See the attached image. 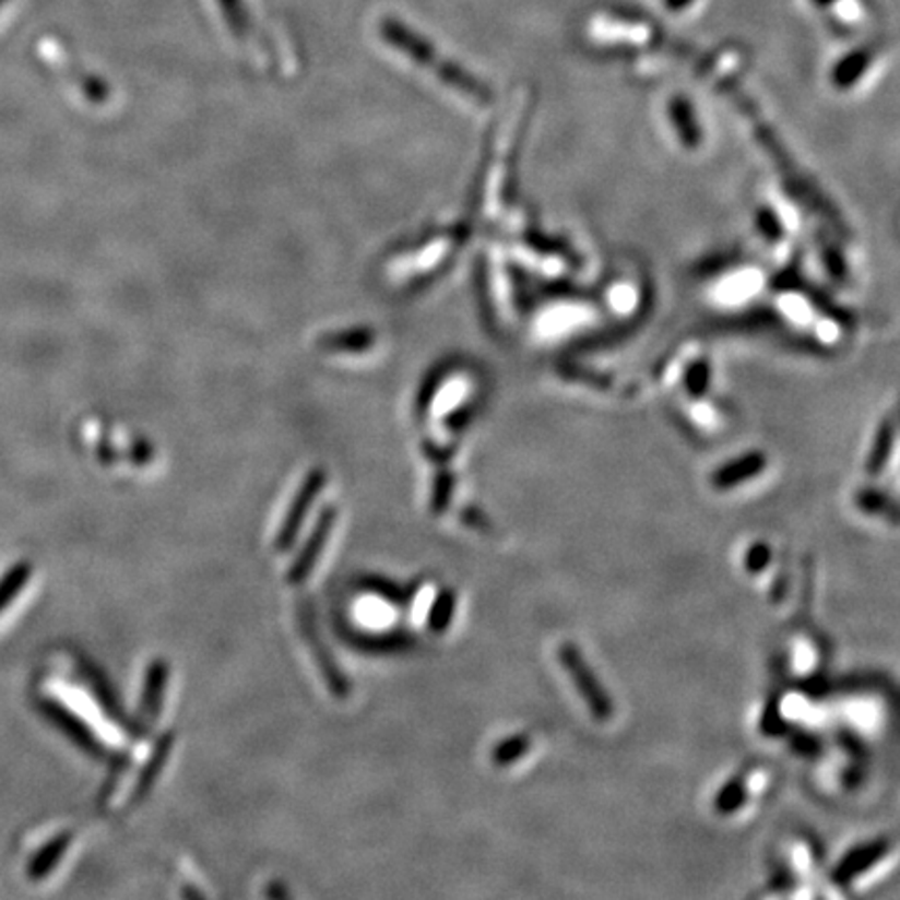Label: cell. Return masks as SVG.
<instances>
[{
	"instance_id": "obj_8",
	"label": "cell",
	"mask_w": 900,
	"mask_h": 900,
	"mask_svg": "<svg viewBox=\"0 0 900 900\" xmlns=\"http://www.w3.org/2000/svg\"><path fill=\"white\" fill-rule=\"evenodd\" d=\"M167 679H169V665H165L163 661H155L146 674V686L142 695V715L146 720H157Z\"/></svg>"
},
{
	"instance_id": "obj_11",
	"label": "cell",
	"mask_w": 900,
	"mask_h": 900,
	"mask_svg": "<svg viewBox=\"0 0 900 900\" xmlns=\"http://www.w3.org/2000/svg\"><path fill=\"white\" fill-rule=\"evenodd\" d=\"M530 746H532V738L525 736V734L509 736V738H505V741L495 744V748H493V763H495L496 767L513 766L521 757L528 755Z\"/></svg>"
},
{
	"instance_id": "obj_9",
	"label": "cell",
	"mask_w": 900,
	"mask_h": 900,
	"mask_svg": "<svg viewBox=\"0 0 900 900\" xmlns=\"http://www.w3.org/2000/svg\"><path fill=\"white\" fill-rule=\"evenodd\" d=\"M454 613H457V592L445 588L436 594L434 603L429 605L428 619H426L428 630L436 636L445 633L452 626Z\"/></svg>"
},
{
	"instance_id": "obj_12",
	"label": "cell",
	"mask_w": 900,
	"mask_h": 900,
	"mask_svg": "<svg viewBox=\"0 0 900 900\" xmlns=\"http://www.w3.org/2000/svg\"><path fill=\"white\" fill-rule=\"evenodd\" d=\"M452 493H454V475L447 472L438 473L431 498H429V511L434 516H442L449 509Z\"/></svg>"
},
{
	"instance_id": "obj_7",
	"label": "cell",
	"mask_w": 900,
	"mask_h": 900,
	"mask_svg": "<svg viewBox=\"0 0 900 900\" xmlns=\"http://www.w3.org/2000/svg\"><path fill=\"white\" fill-rule=\"evenodd\" d=\"M763 463H766V459H763L761 454H746L743 459L732 461V463H727L725 467H721L720 472L713 475L711 482H713V486H715L718 490L734 488V486H738L744 479H748V477H753V475L761 472V470H763Z\"/></svg>"
},
{
	"instance_id": "obj_10",
	"label": "cell",
	"mask_w": 900,
	"mask_h": 900,
	"mask_svg": "<svg viewBox=\"0 0 900 900\" xmlns=\"http://www.w3.org/2000/svg\"><path fill=\"white\" fill-rule=\"evenodd\" d=\"M171 746H174V734L169 732V734H165V736L158 741L157 748H155L151 761L146 763L142 775H140V780H138V786H135V796H138V798L144 796L151 788L155 786V780L161 775L163 766L167 763V759H169V755H171Z\"/></svg>"
},
{
	"instance_id": "obj_6",
	"label": "cell",
	"mask_w": 900,
	"mask_h": 900,
	"mask_svg": "<svg viewBox=\"0 0 900 900\" xmlns=\"http://www.w3.org/2000/svg\"><path fill=\"white\" fill-rule=\"evenodd\" d=\"M886 851H888V844H886L884 840H874V842H867V844L856 846V849H853L849 855L844 856V858L838 863V867H836V872H833V878L838 879L840 884H844V881H849V879L861 876V874L867 872L874 863H878L879 858L886 855Z\"/></svg>"
},
{
	"instance_id": "obj_13",
	"label": "cell",
	"mask_w": 900,
	"mask_h": 900,
	"mask_svg": "<svg viewBox=\"0 0 900 900\" xmlns=\"http://www.w3.org/2000/svg\"><path fill=\"white\" fill-rule=\"evenodd\" d=\"M744 801V788L743 782H730L727 786L721 790L720 796H718V809L721 813H730V810H736L741 805H743Z\"/></svg>"
},
{
	"instance_id": "obj_5",
	"label": "cell",
	"mask_w": 900,
	"mask_h": 900,
	"mask_svg": "<svg viewBox=\"0 0 900 900\" xmlns=\"http://www.w3.org/2000/svg\"><path fill=\"white\" fill-rule=\"evenodd\" d=\"M298 621H300V628H303V633H305V640H307V644H309L311 653L316 656L317 665H319V670H321V675H323V679H325V684H328L330 692L338 698L348 697V692H351V684H348L346 675L340 672V667H338L334 656H332L330 651H328L325 642L321 640V636H319V631H317L316 624H313V617H311L309 608L298 607Z\"/></svg>"
},
{
	"instance_id": "obj_1",
	"label": "cell",
	"mask_w": 900,
	"mask_h": 900,
	"mask_svg": "<svg viewBox=\"0 0 900 900\" xmlns=\"http://www.w3.org/2000/svg\"><path fill=\"white\" fill-rule=\"evenodd\" d=\"M559 661H561L562 670L571 675L576 690L584 698L590 713L594 715V720H611L613 702L605 692V688L599 684L594 672L590 670V665L580 653V649L573 642H562L559 647Z\"/></svg>"
},
{
	"instance_id": "obj_4",
	"label": "cell",
	"mask_w": 900,
	"mask_h": 900,
	"mask_svg": "<svg viewBox=\"0 0 900 900\" xmlns=\"http://www.w3.org/2000/svg\"><path fill=\"white\" fill-rule=\"evenodd\" d=\"M43 55H45L48 66L57 69L66 80H69V86L78 92L82 98H86L92 105H100L107 100L109 96V88L103 80L94 78L88 71L80 69L78 63H73L68 55L63 52V48L55 45V43H45L43 45Z\"/></svg>"
},
{
	"instance_id": "obj_2",
	"label": "cell",
	"mask_w": 900,
	"mask_h": 900,
	"mask_svg": "<svg viewBox=\"0 0 900 900\" xmlns=\"http://www.w3.org/2000/svg\"><path fill=\"white\" fill-rule=\"evenodd\" d=\"M323 486H325V473L321 470H316V472L307 475V479L303 482V486L294 495L293 502L286 511V518H284L280 530H277V536H275V550L277 553H286V550L293 548L317 496L321 495V490H323Z\"/></svg>"
},
{
	"instance_id": "obj_3",
	"label": "cell",
	"mask_w": 900,
	"mask_h": 900,
	"mask_svg": "<svg viewBox=\"0 0 900 900\" xmlns=\"http://www.w3.org/2000/svg\"><path fill=\"white\" fill-rule=\"evenodd\" d=\"M338 511L336 507H325L319 518H317L316 525L309 534L307 542L303 544L300 553L294 557L293 565L288 569V582L294 585H300L316 569L317 561L321 559L325 544L330 541V534L336 525Z\"/></svg>"
},
{
	"instance_id": "obj_14",
	"label": "cell",
	"mask_w": 900,
	"mask_h": 900,
	"mask_svg": "<svg viewBox=\"0 0 900 900\" xmlns=\"http://www.w3.org/2000/svg\"><path fill=\"white\" fill-rule=\"evenodd\" d=\"M767 559H769V548L759 546V548H753L746 565H748V569H761V562L767 561Z\"/></svg>"
}]
</instances>
